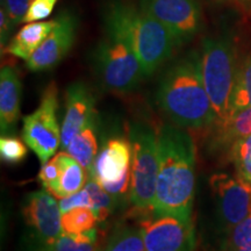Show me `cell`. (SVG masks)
<instances>
[{
    "mask_svg": "<svg viewBox=\"0 0 251 251\" xmlns=\"http://www.w3.org/2000/svg\"><path fill=\"white\" fill-rule=\"evenodd\" d=\"M157 156L153 213L192 220L196 192V147L192 137L178 126H161L157 130Z\"/></svg>",
    "mask_w": 251,
    "mask_h": 251,
    "instance_id": "1",
    "label": "cell"
},
{
    "mask_svg": "<svg viewBox=\"0 0 251 251\" xmlns=\"http://www.w3.org/2000/svg\"><path fill=\"white\" fill-rule=\"evenodd\" d=\"M156 102L172 124L184 129H206L218 121L203 85L198 52H187L165 69L158 81Z\"/></svg>",
    "mask_w": 251,
    "mask_h": 251,
    "instance_id": "2",
    "label": "cell"
},
{
    "mask_svg": "<svg viewBox=\"0 0 251 251\" xmlns=\"http://www.w3.org/2000/svg\"><path fill=\"white\" fill-rule=\"evenodd\" d=\"M106 31L124 40L149 77L171 57L175 41L169 30L141 7L113 0L103 9Z\"/></svg>",
    "mask_w": 251,
    "mask_h": 251,
    "instance_id": "3",
    "label": "cell"
},
{
    "mask_svg": "<svg viewBox=\"0 0 251 251\" xmlns=\"http://www.w3.org/2000/svg\"><path fill=\"white\" fill-rule=\"evenodd\" d=\"M200 63L203 85L218 121H226L231 115V97L237 72L235 48L229 36L203 40Z\"/></svg>",
    "mask_w": 251,
    "mask_h": 251,
    "instance_id": "4",
    "label": "cell"
},
{
    "mask_svg": "<svg viewBox=\"0 0 251 251\" xmlns=\"http://www.w3.org/2000/svg\"><path fill=\"white\" fill-rule=\"evenodd\" d=\"M92 67L100 84L106 90L117 93L135 90L146 77L130 47L108 31L94 49Z\"/></svg>",
    "mask_w": 251,
    "mask_h": 251,
    "instance_id": "5",
    "label": "cell"
},
{
    "mask_svg": "<svg viewBox=\"0 0 251 251\" xmlns=\"http://www.w3.org/2000/svg\"><path fill=\"white\" fill-rule=\"evenodd\" d=\"M128 137L131 146L130 201L139 211H153L158 172L157 131L148 124L133 122Z\"/></svg>",
    "mask_w": 251,
    "mask_h": 251,
    "instance_id": "6",
    "label": "cell"
},
{
    "mask_svg": "<svg viewBox=\"0 0 251 251\" xmlns=\"http://www.w3.org/2000/svg\"><path fill=\"white\" fill-rule=\"evenodd\" d=\"M58 103V90L52 81L43 91L39 107L24 118V141L35 152L42 165L62 146V128H59L57 119Z\"/></svg>",
    "mask_w": 251,
    "mask_h": 251,
    "instance_id": "7",
    "label": "cell"
},
{
    "mask_svg": "<svg viewBox=\"0 0 251 251\" xmlns=\"http://www.w3.org/2000/svg\"><path fill=\"white\" fill-rule=\"evenodd\" d=\"M147 251H196L197 240L192 220L171 214L135 211Z\"/></svg>",
    "mask_w": 251,
    "mask_h": 251,
    "instance_id": "8",
    "label": "cell"
},
{
    "mask_svg": "<svg viewBox=\"0 0 251 251\" xmlns=\"http://www.w3.org/2000/svg\"><path fill=\"white\" fill-rule=\"evenodd\" d=\"M23 215L30 230L31 250L52 246L63 234L59 205L47 191H37L25 197Z\"/></svg>",
    "mask_w": 251,
    "mask_h": 251,
    "instance_id": "9",
    "label": "cell"
},
{
    "mask_svg": "<svg viewBox=\"0 0 251 251\" xmlns=\"http://www.w3.org/2000/svg\"><path fill=\"white\" fill-rule=\"evenodd\" d=\"M140 6L169 30L176 47L188 42L200 29L198 0H140Z\"/></svg>",
    "mask_w": 251,
    "mask_h": 251,
    "instance_id": "10",
    "label": "cell"
},
{
    "mask_svg": "<svg viewBox=\"0 0 251 251\" xmlns=\"http://www.w3.org/2000/svg\"><path fill=\"white\" fill-rule=\"evenodd\" d=\"M220 227L226 234L251 213V186L227 174L209 179Z\"/></svg>",
    "mask_w": 251,
    "mask_h": 251,
    "instance_id": "11",
    "label": "cell"
},
{
    "mask_svg": "<svg viewBox=\"0 0 251 251\" xmlns=\"http://www.w3.org/2000/svg\"><path fill=\"white\" fill-rule=\"evenodd\" d=\"M56 20V27L26 61L28 70L33 72L51 70L57 67L71 50L76 40L77 17L70 11H64Z\"/></svg>",
    "mask_w": 251,
    "mask_h": 251,
    "instance_id": "12",
    "label": "cell"
},
{
    "mask_svg": "<svg viewBox=\"0 0 251 251\" xmlns=\"http://www.w3.org/2000/svg\"><path fill=\"white\" fill-rule=\"evenodd\" d=\"M96 98L84 81H75L65 91V112L62 121V149L76 135L96 121Z\"/></svg>",
    "mask_w": 251,
    "mask_h": 251,
    "instance_id": "13",
    "label": "cell"
},
{
    "mask_svg": "<svg viewBox=\"0 0 251 251\" xmlns=\"http://www.w3.org/2000/svg\"><path fill=\"white\" fill-rule=\"evenodd\" d=\"M101 186L131 176V146L122 136L108 137L98 151L89 172Z\"/></svg>",
    "mask_w": 251,
    "mask_h": 251,
    "instance_id": "14",
    "label": "cell"
},
{
    "mask_svg": "<svg viewBox=\"0 0 251 251\" xmlns=\"http://www.w3.org/2000/svg\"><path fill=\"white\" fill-rule=\"evenodd\" d=\"M23 84L18 71L2 67L0 71V128L1 135H13L20 118Z\"/></svg>",
    "mask_w": 251,
    "mask_h": 251,
    "instance_id": "15",
    "label": "cell"
},
{
    "mask_svg": "<svg viewBox=\"0 0 251 251\" xmlns=\"http://www.w3.org/2000/svg\"><path fill=\"white\" fill-rule=\"evenodd\" d=\"M57 25V20H42L28 23L12 37L6 46L5 52L14 57L27 61L33 52L42 45L52 29Z\"/></svg>",
    "mask_w": 251,
    "mask_h": 251,
    "instance_id": "16",
    "label": "cell"
},
{
    "mask_svg": "<svg viewBox=\"0 0 251 251\" xmlns=\"http://www.w3.org/2000/svg\"><path fill=\"white\" fill-rule=\"evenodd\" d=\"M212 146L216 149H229L251 134V107L234 113L226 121H218L214 125ZM212 126V127H213Z\"/></svg>",
    "mask_w": 251,
    "mask_h": 251,
    "instance_id": "17",
    "label": "cell"
},
{
    "mask_svg": "<svg viewBox=\"0 0 251 251\" xmlns=\"http://www.w3.org/2000/svg\"><path fill=\"white\" fill-rule=\"evenodd\" d=\"M56 157L61 165V177H59L58 186L56 188L54 197L62 199V198L78 192L85 186L87 171L68 152L61 151Z\"/></svg>",
    "mask_w": 251,
    "mask_h": 251,
    "instance_id": "18",
    "label": "cell"
},
{
    "mask_svg": "<svg viewBox=\"0 0 251 251\" xmlns=\"http://www.w3.org/2000/svg\"><path fill=\"white\" fill-rule=\"evenodd\" d=\"M93 126L94 124L89 125L80 130L65 149V151L74 157L87 172L92 169L94 159L99 151L98 140Z\"/></svg>",
    "mask_w": 251,
    "mask_h": 251,
    "instance_id": "19",
    "label": "cell"
},
{
    "mask_svg": "<svg viewBox=\"0 0 251 251\" xmlns=\"http://www.w3.org/2000/svg\"><path fill=\"white\" fill-rule=\"evenodd\" d=\"M105 251H147L139 225L117 226L109 235Z\"/></svg>",
    "mask_w": 251,
    "mask_h": 251,
    "instance_id": "20",
    "label": "cell"
},
{
    "mask_svg": "<svg viewBox=\"0 0 251 251\" xmlns=\"http://www.w3.org/2000/svg\"><path fill=\"white\" fill-rule=\"evenodd\" d=\"M248 107H251V51L237 68L231 97V115Z\"/></svg>",
    "mask_w": 251,
    "mask_h": 251,
    "instance_id": "21",
    "label": "cell"
},
{
    "mask_svg": "<svg viewBox=\"0 0 251 251\" xmlns=\"http://www.w3.org/2000/svg\"><path fill=\"white\" fill-rule=\"evenodd\" d=\"M98 230L93 228L83 234L63 233L52 246L35 251H98Z\"/></svg>",
    "mask_w": 251,
    "mask_h": 251,
    "instance_id": "22",
    "label": "cell"
},
{
    "mask_svg": "<svg viewBox=\"0 0 251 251\" xmlns=\"http://www.w3.org/2000/svg\"><path fill=\"white\" fill-rule=\"evenodd\" d=\"M63 233L83 234L96 228L98 219L89 207H76L62 214Z\"/></svg>",
    "mask_w": 251,
    "mask_h": 251,
    "instance_id": "23",
    "label": "cell"
},
{
    "mask_svg": "<svg viewBox=\"0 0 251 251\" xmlns=\"http://www.w3.org/2000/svg\"><path fill=\"white\" fill-rule=\"evenodd\" d=\"M237 178L251 186V134L238 140L229 150Z\"/></svg>",
    "mask_w": 251,
    "mask_h": 251,
    "instance_id": "24",
    "label": "cell"
},
{
    "mask_svg": "<svg viewBox=\"0 0 251 251\" xmlns=\"http://www.w3.org/2000/svg\"><path fill=\"white\" fill-rule=\"evenodd\" d=\"M84 187L86 188L90 197L92 198V211L94 212V214H96L98 221H105V220L109 216V214L114 211L115 207L118 206V202L115 201L114 198H113L108 192H106L101 185L94 179L93 177H91V176Z\"/></svg>",
    "mask_w": 251,
    "mask_h": 251,
    "instance_id": "25",
    "label": "cell"
},
{
    "mask_svg": "<svg viewBox=\"0 0 251 251\" xmlns=\"http://www.w3.org/2000/svg\"><path fill=\"white\" fill-rule=\"evenodd\" d=\"M251 247V213L225 235L218 251H233Z\"/></svg>",
    "mask_w": 251,
    "mask_h": 251,
    "instance_id": "26",
    "label": "cell"
},
{
    "mask_svg": "<svg viewBox=\"0 0 251 251\" xmlns=\"http://www.w3.org/2000/svg\"><path fill=\"white\" fill-rule=\"evenodd\" d=\"M14 135H1L0 139V156L1 161L9 165L20 164L27 156V147Z\"/></svg>",
    "mask_w": 251,
    "mask_h": 251,
    "instance_id": "27",
    "label": "cell"
},
{
    "mask_svg": "<svg viewBox=\"0 0 251 251\" xmlns=\"http://www.w3.org/2000/svg\"><path fill=\"white\" fill-rule=\"evenodd\" d=\"M59 177H61V165L57 157L49 159L46 164L42 165L39 174V180L47 192L54 196L56 188L58 186Z\"/></svg>",
    "mask_w": 251,
    "mask_h": 251,
    "instance_id": "28",
    "label": "cell"
},
{
    "mask_svg": "<svg viewBox=\"0 0 251 251\" xmlns=\"http://www.w3.org/2000/svg\"><path fill=\"white\" fill-rule=\"evenodd\" d=\"M58 0H34L28 9L24 23H34L48 19L54 11Z\"/></svg>",
    "mask_w": 251,
    "mask_h": 251,
    "instance_id": "29",
    "label": "cell"
},
{
    "mask_svg": "<svg viewBox=\"0 0 251 251\" xmlns=\"http://www.w3.org/2000/svg\"><path fill=\"white\" fill-rule=\"evenodd\" d=\"M58 205L62 214H64V213L69 212L72 208H76V207H89V208L92 209L93 202L92 198L90 197L86 188L83 187L78 192L59 199Z\"/></svg>",
    "mask_w": 251,
    "mask_h": 251,
    "instance_id": "30",
    "label": "cell"
},
{
    "mask_svg": "<svg viewBox=\"0 0 251 251\" xmlns=\"http://www.w3.org/2000/svg\"><path fill=\"white\" fill-rule=\"evenodd\" d=\"M33 1L34 0H5L1 6L6 9L15 26H18L19 24L24 23V19Z\"/></svg>",
    "mask_w": 251,
    "mask_h": 251,
    "instance_id": "31",
    "label": "cell"
},
{
    "mask_svg": "<svg viewBox=\"0 0 251 251\" xmlns=\"http://www.w3.org/2000/svg\"><path fill=\"white\" fill-rule=\"evenodd\" d=\"M14 27L15 25L13 24V21L11 20L6 9L1 6V8H0V45H1L2 52H4L6 46L8 45L9 37H11Z\"/></svg>",
    "mask_w": 251,
    "mask_h": 251,
    "instance_id": "32",
    "label": "cell"
},
{
    "mask_svg": "<svg viewBox=\"0 0 251 251\" xmlns=\"http://www.w3.org/2000/svg\"><path fill=\"white\" fill-rule=\"evenodd\" d=\"M219 2H234V4H240V2L246 1V0H215Z\"/></svg>",
    "mask_w": 251,
    "mask_h": 251,
    "instance_id": "33",
    "label": "cell"
},
{
    "mask_svg": "<svg viewBox=\"0 0 251 251\" xmlns=\"http://www.w3.org/2000/svg\"><path fill=\"white\" fill-rule=\"evenodd\" d=\"M233 251H251V247L250 248H243V249H236Z\"/></svg>",
    "mask_w": 251,
    "mask_h": 251,
    "instance_id": "34",
    "label": "cell"
},
{
    "mask_svg": "<svg viewBox=\"0 0 251 251\" xmlns=\"http://www.w3.org/2000/svg\"><path fill=\"white\" fill-rule=\"evenodd\" d=\"M246 1H251V0H246Z\"/></svg>",
    "mask_w": 251,
    "mask_h": 251,
    "instance_id": "35",
    "label": "cell"
}]
</instances>
